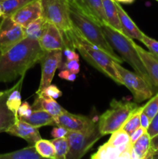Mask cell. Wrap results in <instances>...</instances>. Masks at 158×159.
Segmentation results:
<instances>
[{
	"label": "cell",
	"instance_id": "12",
	"mask_svg": "<svg viewBox=\"0 0 158 159\" xmlns=\"http://www.w3.org/2000/svg\"><path fill=\"white\" fill-rule=\"evenodd\" d=\"M71 5L101 26L108 25L102 0H74Z\"/></svg>",
	"mask_w": 158,
	"mask_h": 159
},
{
	"label": "cell",
	"instance_id": "39",
	"mask_svg": "<svg viewBox=\"0 0 158 159\" xmlns=\"http://www.w3.org/2000/svg\"><path fill=\"white\" fill-rule=\"evenodd\" d=\"M68 130L66 128L60 126H55L51 131V136L53 138H66L68 134Z\"/></svg>",
	"mask_w": 158,
	"mask_h": 159
},
{
	"label": "cell",
	"instance_id": "43",
	"mask_svg": "<svg viewBox=\"0 0 158 159\" xmlns=\"http://www.w3.org/2000/svg\"><path fill=\"white\" fill-rule=\"evenodd\" d=\"M150 148L153 152L158 151V134L152 138L151 140H150Z\"/></svg>",
	"mask_w": 158,
	"mask_h": 159
},
{
	"label": "cell",
	"instance_id": "53",
	"mask_svg": "<svg viewBox=\"0 0 158 159\" xmlns=\"http://www.w3.org/2000/svg\"><path fill=\"white\" fill-rule=\"evenodd\" d=\"M156 2H158V0H156Z\"/></svg>",
	"mask_w": 158,
	"mask_h": 159
},
{
	"label": "cell",
	"instance_id": "16",
	"mask_svg": "<svg viewBox=\"0 0 158 159\" xmlns=\"http://www.w3.org/2000/svg\"><path fill=\"white\" fill-rule=\"evenodd\" d=\"M134 46L148 73L152 83L154 86L158 87V58L150 51H146L136 43H134Z\"/></svg>",
	"mask_w": 158,
	"mask_h": 159
},
{
	"label": "cell",
	"instance_id": "13",
	"mask_svg": "<svg viewBox=\"0 0 158 159\" xmlns=\"http://www.w3.org/2000/svg\"><path fill=\"white\" fill-rule=\"evenodd\" d=\"M38 41L43 51H63L66 47V41L63 33L55 25L50 23Z\"/></svg>",
	"mask_w": 158,
	"mask_h": 159
},
{
	"label": "cell",
	"instance_id": "30",
	"mask_svg": "<svg viewBox=\"0 0 158 159\" xmlns=\"http://www.w3.org/2000/svg\"><path fill=\"white\" fill-rule=\"evenodd\" d=\"M150 137L146 132L141 138H139L134 144H133V150L136 152V153L141 158L143 159L145 158L146 155L147 154L148 151L150 148Z\"/></svg>",
	"mask_w": 158,
	"mask_h": 159
},
{
	"label": "cell",
	"instance_id": "36",
	"mask_svg": "<svg viewBox=\"0 0 158 159\" xmlns=\"http://www.w3.org/2000/svg\"><path fill=\"white\" fill-rule=\"evenodd\" d=\"M33 112V108L26 101L22 102L20 108L18 110V118L19 119H23V118L28 117L31 115Z\"/></svg>",
	"mask_w": 158,
	"mask_h": 159
},
{
	"label": "cell",
	"instance_id": "31",
	"mask_svg": "<svg viewBox=\"0 0 158 159\" xmlns=\"http://www.w3.org/2000/svg\"><path fill=\"white\" fill-rule=\"evenodd\" d=\"M55 148L54 159H65L69 150V145L67 138H54L51 140Z\"/></svg>",
	"mask_w": 158,
	"mask_h": 159
},
{
	"label": "cell",
	"instance_id": "3",
	"mask_svg": "<svg viewBox=\"0 0 158 159\" xmlns=\"http://www.w3.org/2000/svg\"><path fill=\"white\" fill-rule=\"evenodd\" d=\"M69 16L72 28L82 37L106 53L115 62L122 64L123 60L110 45L102 31V26L79 12L69 4Z\"/></svg>",
	"mask_w": 158,
	"mask_h": 159
},
{
	"label": "cell",
	"instance_id": "37",
	"mask_svg": "<svg viewBox=\"0 0 158 159\" xmlns=\"http://www.w3.org/2000/svg\"><path fill=\"white\" fill-rule=\"evenodd\" d=\"M147 132L149 136L150 137V138H153L156 134H158V113L155 115L154 117L150 121V124L147 130Z\"/></svg>",
	"mask_w": 158,
	"mask_h": 159
},
{
	"label": "cell",
	"instance_id": "48",
	"mask_svg": "<svg viewBox=\"0 0 158 159\" xmlns=\"http://www.w3.org/2000/svg\"><path fill=\"white\" fill-rule=\"evenodd\" d=\"M3 16V10H2V5L0 3V18H2Z\"/></svg>",
	"mask_w": 158,
	"mask_h": 159
},
{
	"label": "cell",
	"instance_id": "14",
	"mask_svg": "<svg viewBox=\"0 0 158 159\" xmlns=\"http://www.w3.org/2000/svg\"><path fill=\"white\" fill-rule=\"evenodd\" d=\"M11 19L23 28L29 23L42 17V7L40 0H33L11 16Z\"/></svg>",
	"mask_w": 158,
	"mask_h": 159
},
{
	"label": "cell",
	"instance_id": "18",
	"mask_svg": "<svg viewBox=\"0 0 158 159\" xmlns=\"http://www.w3.org/2000/svg\"><path fill=\"white\" fill-rule=\"evenodd\" d=\"M9 92L10 89L5 90L4 93L0 96V133L6 132L18 119V116H15L6 106V99Z\"/></svg>",
	"mask_w": 158,
	"mask_h": 159
},
{
	"label": "cell",
	"instance_id": "23",
	"mask_svg": "<svg viewBox=\"0 0 158 159\" xmlns=\"http://www.w3.org/2000/svg\"><path fill=\"white\" fill-rule=\"evenodd\" d=\"M48 24L49 23L43 17L33 20V22L29 23L26 27L23 28L25 37L39 40L44 31L46 30Z\"/></svg>",
	"mask_w": 158,
	"mask_h": 159
},
{
	"label": "cell",
	"instance_id": "32",
	"mask_svg": "<svg viewBox=\"0 0 158 159\" xmlns=\"http://www.w3.org/2000/svg\"><path fill=\"white\" fill-rule=\"evenodd\" d=\"M143 112L147 114L150 120L153 119L155 115L158 113V93L153 97H151L150 100L143 106Z\"/></svg>",
	"mask_w": 158,
	"mask_h": 159
},
{
	"label": "cell",
	"instance_id": "42",
	"mask_svg": "<svg viewBox=\"0 0 158 159\" xmlns=\"http://www.w3.org/2000/svg\"><path fill=\"white\" fill-rule=\"evenodd\" d=\"M150 121L151 120L147 116L146 113H144L143 112H142L140 114V126L143 127V128L147 130L150 124Z\"/></svg>",
	"mask_w": 158,
	"mask_h": 159
},
{
	"label": "cell",
	"instance_id": "25",
	"mask_svg": "<svg viewBox=\"0 0 158 159\" xmlns=\"http://www.w3.org/2000/svg\"><path fill=\"white\" fill-rule=\"evenodd\" d=\"M120 155L121 152L117 148L113 147L107 142L100 146L90 159H118Z\"/></svg>",
	"mask_w": 158,
	"mask_h": 159
},
{
	"label": "cell",
	"instance_id": "28",
	"mask_svg": "<svg viewBox=\"0 0 158 159\" xmlns=\"http://www.w3.org/2000/svg\"><path fill=\"white\" fill-rule=\"evenodd\" d=\"M32 1L33 0H4L0 2L3 10L2 17L11 16L14 12Z\"/></svg>",
	"mask_w": 158,
	"mask_h": 159
},
{
	"label": "cell",
	"instance_id": "50",
	"mask_svg": "<svg viewBox=\"0 0 158 159\" xmlns=\"http://www.w3.org/2000/svg\"><path fill=\"white\" fill-rule=\"evenodd\" d=\"M3 93H4V91H1V92H0V96H1L3 94Z\"/></svg>",
	"mask_w": 158,
	"mask_h": 159
},
{
	"label": "cell",
	"instance_id": "17",
	"mask_svg": "<svg viewBox=\"0 0 158 159\" xmlns=\"http://www.w3.org/2000/svg\"><path fill=\"white\" fill-rule=\"evenodd\" d=\"M116 7H117L118 12H119V19H120L121 26H122V32L127 37L132 39L138 40L141 41L144 33L139 30V28L136 26V23L133 21L129 16L126 13L123 8L119 5V2H116Z\"/></svg>",
	"mask_w": 158,
	"mask_h": 159
},
{
	"label": "cell",
	"instance_id": "51",
	"mask_svg": "<svg viewBox=\"0 0 158 159\" xmlns=\"http://www.w3.org/2000/svg\"><path fill=\"white\" fill-rule=\"evenodd\" d=\"M112 1H114V2H116V0H112Z\"/></svg>",
	"mask_w": 158,
	"mask_h": 159
},
{
	"label": "cell",
	"instance_id": "49",
	"mask_svg": "<svg viewBox=\"0 0 158 159\" xmlns=\"http://www.w3.org/2000/svg\"><path fill=\"white\" fill-rule=\"evenodd\" d=\"M64 1L66 2L67 3H68V4H71V3H72L74 0H64Z\"/></svg>",
	"mask_w": 158,
	"mask_h": 159
},
{
	"label": "cell",
	"instance_id": "4",
	"mask_svg": "<svg viewBox=\"0 0 158 159\" xmlns=\"http://www.w3.org/2000/svg\"><path fill=\"white\" fill-rule=\"evenodd\" d=\"M102 29L108 43L112 48L116 49L122 60L126 61L133 68L136 74L143 78L152 86H154L135 48V42L133 41V39L127 37L124 34L118 32L117 30H115L108 25L102 26Z\"/></svg>",
	"mask_w": 158,
	"mask_h": 159
},
{
	"label": "cell",
	"instance_id": "20",
	"mask_svg": "<svg viewBox=\"0 0 158 159\" xmlns=\"http://www.w3.org/2000/svg\"><path fill=\"white\" fill-rule=\"evenodd\" d=\"M20 120L38 128L44 126H57L55 118L43 110H33L30 116Z\"/></svg>",
	"mask_w": 158,
	"mask_h": 159
},
{
	"label": "cell",
	"instance_id": "22",
	"mask_svg": "<svg viewBox=\"0 0 158 159\" xmlns=\"http://www.w3.org/2000/svg\"><path fill=\"white\" fill-rule=\"evenodd\" d=\"M24 76L25 75L20 77L17 83L15 84L12 88H10V92H9V96H8L7 99H6V106H7V107L17 116H18V114H17L18 110L22 103L20 91H21L22 85H23Z\"/></svg>",
	"mask_w": 158,
	"mask_h": 159
},
{
	"label": "cell",
	"instance_id": "8",
	"mask_svg": "<svg viewBox=\"0 0 158 159\" xmlns=\"http://www.w3.org/2000/svg\"><path fill=\"white\" fill-rule=\"evenodd\" d=\"M42 17L55 25L63 34L72 29L69 16V4L64 0H40Z\"/></svg>",
	"mask_w": 158,
	"mask_h": 159
},
{
	"label": "cell",
	"instance_id": "15",
	"mask_svg": "<svg viewBox=\"0 0 158 159\" xmlns=\"http://www.w3.org/2000/svg\"><path fill=\"white\" fill-rule=\"evenodd\" d=\"M6 133L23 138L30 145H34L37 141L41 139L38 127H33L19 118L15 124L6 130Z\"/></svg>",
	"mask_w": 158,
	"mask_h": 159
},
{
	"label": "cell",
	"instance_id": "5",
	"mask_svg": "<svg viewBox=\"0 0 158 159\" xmlns=\"http://www.w3.org/2000/svg\"><path fill=\"white\" fill-rule=\"evenodd\" d=\"M137 107L136 102L113 99L110 102L109 109L101 115L98 122L102 136L111 134L122 128L129 115Z\"/></svg>",
	"mask_w": 158,
	"mask_h": 159
},
{
	"label": "cell",
	"instance_id": "9",
	"mask_svg": "<svg viewBox=\"0 0 158 159\" xmlns=\"http://www.w3.org/2000/svg\"><path fill=\"white\" fill-rule=\"evenodd\" d=\"M25 38L23 28L16 24L10 16L2 17L0 21V54L10 48Z\"/></svg>",
	"mask_w": 158,
	"mask_h": 159
},
{
	"label": "cell",
	"instance_id": "2",
	"mask_svg": "<svg viewBox=\"0 0 158 159\" xmlns=\"http://www.w3.org/2000/svg\"><path fill=\"white\" fill-rule=\"evenodd\" d=\"M66 46L77 50L87 62L118 85H123L114 66V61L98 47L82 38L74 29L64 34Z\"/></svg>",
	"mask_w": 158,
	"mask_h": 159
},
{
	"label": "cell",
	"instance_id": "35",
	"mask_svg": "<svg viewBox=\"0 0 158 159\" xmlns=\"http://www.w3.org/2000/svg\"><path fill=\"white\" fill-rule=\"evenodd\" d=\"M60 69H67L71 72L77 75L80 71V64L78 61H70L61 64L60 67Z\"/></svg>",
	"mask_w": 158,
	"mask_h": 159
},
{
	"label": "cell",
	"instance_id": "11",
	"mask_svg": "<svg viewBox=\"0 0 158 159\" xmlns=\"http://www.w3.org/2000/svg\"><path fill=\"white\" fill-rule=\"evenodd\" d=\"M57 126L66 128L68 131H85L97 124L91 118L80 114L71 113L67 110L65 113L55 118Z\"/></svg>",
	"mask_w": 158,
	"mask_h": 159
},
{
	"label": "cell",
	"instance_id": "27",
	"mask_svg": "<svg viewBox=\"0 0 158 159\" xmlns=\"http://www.w3.org/2000/svg\"><path fill=\"white\" fill-rule=\"evenodd\" d=\"M37 153L43 158L54 159L55 157V148L51 141L45 139H40L34 144Z\"/></svg>",
	"mask_w": 158,
	"mask_h": 159
},
{
	"label": "cell",
	"instance_id": "45",
	"mask_svg": "<svg viewBox=\"0 0 158 159\" xmlns=\"http://www.w3.org/2000/svg\"><path fill=\"white\" fill-rule=\"evenodd\" d=\"M153 153H154V152H153L151 148H150V150L148 151V152H147V154L146 155L145 158H144L143 159H153Z\"/></svg>",
	"mask_w": 158,
	"mask_h": 159
},
{
	"label": "cell",
	"instance_id": "6",
	"mask_svg": "<svg viewBox=\"0 0 158 159\" xmlns=\"http://www.w3.org/2000/svg\"><path fill=\"white\" fill-rule=\"evenodd\" d=\"M102 137L98 123L85 131H69L66 137L69 150L65 159H81Z\"/></svg>",
	"mask_w": 158,
	"mask_h": 159
},
{
	"label": "cell",
	"instance_id": "34",
	"mask_svg": "<svg viewBox=\"0 0 158 159\" xmlns=\"http://www.w3.org/2000/svg\"><path fill=\"white\" fill-rule=\"evenodd\" d=\"M140 42H142L148 48L149 51L151 54H153V55L156 56L158 58V40L151 38V37H150L149 36L146 35L144 34Z\"/></svg>",
	"mask_w": 158,
	"mask_h": 159
},
{
	"label": "cell",
	"instance_id": "19",
	"mask_svg": "<svg viewBox=\"0 0 158 159\" xmlns=\"http://www.w3.org/2000/svg\"><path fill=\"white\" fill-rule=\"evenodd\" d=\"M31 107H32L33 110H43L50 113L54 118L57 117L67 111L56 101V99H52V98L43 97L40 96H37V97L34 100L33 104Z\"/></svg>",
	"mask_w": 158,
	"mask_h": 159
},
{
	"label": "cell",
	"instance_id": "24",
	"mask_svg": "<svg viewBox=\"0 0 158 159\" xmlns=\"http://www.w3.org/2000/svg\"><path fill=\"white\" fill-rule=\"evenodd\" d=\"M0 159H49L40 156L34 145H29L20 150L0 154Z\"/></svg>",
	"mask_w": 158,
	"mask_h": 159
},
{
	"label": "cell",
	"instance_id": "47",
	"mask_svg": "<svg viewBox=\"0 0 158 159\" xmlns=\"http://www.w3.org/2000/svg\"><path fill=\"white\" fill-rule=\"evenodd\" d=\"M153 159H158V151L154 152V153H153Z\"/></svg>",
	"mask_w": 158,
	"mask_h": 159
},
{
	"label": "cell",
	"instance_id": "33",
	"mask_svg": "<svg viewBox=\"0 0 158 159\" xmlns=\"http://www.w3.org/2000/svg\"><path fill=\"white\" fill-rule=\"evenodd\" d=\"M37 96H40L46 98H52V99H56L62 96V92L55 85H51L50 84L47 87L43 89L40 93L37 94Z\"/></svg>",
	"mask_w": 158,
	"mask_h": 159
},
{
	"label": "cell",
	"instance_id": "44",
	"mask_svg": "<svg viewBox=\"0 0 158 159\" xmlns=\"http://www.w3.org/2000/svg\"><path fill=\"white\" fill-rule=\"evenodd\" d=\"M130 149L131 148L128 149V150H126V151H125L124 152H122V153L119 155V158L118 159H131V156H130Z\"/></svg>",
	"mask_w": 158,
	"mask_h": 159
},
{
	"label": "cell",
	"instance_id": "26",
	"mask_svg": "<svg viewBox=\"0 0 158 159\" xmlns=\"http://www.w3.org/2000/svg\"><path fill=\"white\" fill-rule=\"evenodd\" d=\"M143 106L142 107H138L126 120L125 124L122 127L129 135H131L138 127H140V114L143 112Z\"/></svg>",
	"mask_w": 158,
	"mask_h": 159
},
{
	"label": "cell",
	"instance_id": "46",
	"mask_svg": "<svg viewBox=\"0 0 158 159\" xmlns=\"http://www.w3.org/2000/svg\"><path fill=\"white\" fill-rule=\"evenodd\" d=\"M135 0H116L119 3H124V4H132Z\"/></svg>",
	"mask_w": 158,
	"mask_h": 159
},
{
	"label": "cell",
	"instance_id": "52",
	"mask_svg": "<svg viewBox=\"0 0 158 159\" xmlns=\"http://www.w3.org/2000/svg\"><path fill=\"white\" fill-rule=\"evenodd\" d=\"M2 1H4V0H0V2H2Z\"/></svg>",
	"mask_w": 158,
	"mask_h": 159
},
{
	"label": "cell",
	"instance_id": "10",
	"mask_svg": "<svg viewBox=\"0 0 158 159\" xmlns=\"http://www.w3.org/2000/svg\"><path fill=\"white\" fill-rule=\"evenodd\" d=\"M62 51H44V54L40 61L41 65V77L40 85L36 94L40 93L43 89L50 85L56 71L57 68H60L62 64Z\"/></svg>",
	"mask_w": 158,
	"mask_h": 159
},
{
	"label": "cell",
	"instance_id": "7",
	"mask_svg": "<svg viewBox=\"0 0 158 159\" xmlns=\"http://www.w3.org/2000/svg\"><path fill=\"white\" fill-rule=\"evenodd\" d=\"M114 66L123 85L126 86L133 94L135 102L139 103L153 96L154 86L150 85L143 78L135 71H129L117 62L114 61Z\"/></svg>",
	"mask_w": 158,
	"mask_h": 159
},
{
	"label": "cell",
	"instance_id": "1",
	"mask_svg": "<svg viewBox=\"0 0 158 159\" xmlns=\"http://www.w3.org/2000/svg\"><path fill=\"white\" fill-rule=\"evenodd\" d=\"M44 51L39 41L25 37L3 54H0V82H10L25 75L40 63Z\"/></svg>",
	"mask_w": 158,
	"mask_h": 159
},
{
	"label": "cell",
	"instance_id": "40",
	"mask_svg": "<svg viewBox=\"0 0 158 159\" xmlns=\"http://www.w3.org/2000/svg\"><path fill=\"white\" fill-rule=\"evenodd\" d=\"M58 76L62 79L69 81V82H74L76 79V74L71 72L67 69H61L59 72Z\"/></svg>",
	"mask_w": 158,
	"mask_h": 159
},
{
	"label": "cell",
	"instance_id": "21",
	"mask_svg": "<svg viewBox=\"0 0 158 159\" xmlns=\"http://www.w3.org/2000/svg\"><path fill=\"white\" fill-rule=\"evenodd\" d=\"M102 3L108 26L114 29L115 30L123 34L116 2L112 0H102Z\"/></svg>",
	"mask_w": 158,
	"mask_h": 159
},
{
	"label": "cell",
	"instance_id": "38",
	"mask_svg": "<svg viewBox=\"0 0 158 159\" xmlns=\"http://www.w3.org/2000/svg\"><path fill=\"white\" fill-rule=\"evenodd\" d=\"M63 54L64 55L67 61H79V55L75 50L70 47L66 46L64 49L63 50Z\"/></svg>",
	"mask_w": 158,
	"mask_h": 159
},
{
	"label": "cell",
	"instance_id": "29",
	"mask_svg": "<svg viewBox=\"0 0 158 159\" xmlns=\"http://www.w3.org/2000/svg\"><path fill=\"white\" fill-rule=\"evenodd\" d=\"M108 143L115 148L128 145V144H131L130 143V136L123 129L121 128L111 134V137L108 139Z\"/></svg>",
	"mask_w": 158,
	"mask_h": 159
},
{
	"label": "cell",
	"instance_id": "41",
	"mask_svg": "<svg viewBox=\"0 0 158 159\" xmlns=\"http://www.w3.org/2000/svg\"><path fill=\"white\" fill-rule=\"evenodd\" d=\"M146 132H147V130L143 128L141 126L139 127H138V128L130 135V143H131L132 145H133L139 138H141Z\"/></svg>",
	"mask_w": 158,
	"mask_h": 159
}]
</instances>
